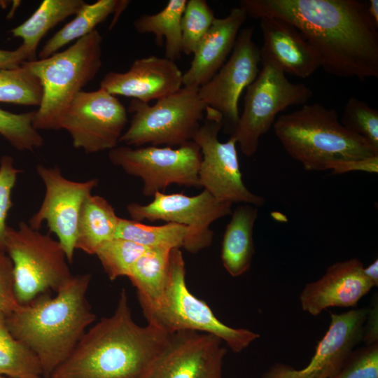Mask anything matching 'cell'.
Masks as SVG:
<instances>
[{
    "mask_svg": "<svg viewBox=\"0 0 378 378\" xmlns=\"http://www.w3.org/2000/svg\"><path fill=\"white\" fill-rule=\"evenodd\" d=\"M363 273L373 287L378 286V260L375 259L367 267H363Z\"/></svg>",
    "mask_w": 378,
    "mask_h": 378,
    "instance_id": "41",
    "label": "cell"
},
{
    "mask_svg": "<svg viewBox=\"0 0 378 378\" xmlns=\"http://www.w3.org/2000/svg\"><path fill=\"white\" fill-rule=\"evenodd\" d=\"M367 11L374 24L378 27V1H368L367 2Z\"/></svg>",
    "mask_w": 378,
    "mask_h": 378,
    "instance_id": "42",
    "label": "cell"
},
{
    "mask_svg": "<svg viewBox=\"0 0 378 378\" xmlns=\"http://www.w3.org/2000/svg\"><path fill=\"white\" fill-rule=\"evenodd\" d=\"M188 233L187 227L174 223L148 225L120 218L115 238L127 239L147 248L172 250L183 246Z\"/></svg>",
    "mask_w": 378,
    "mask_h": 378,
    "instance_id": "28",
    "label": "cell"
},
{
    "mask_svg": "<svg viewBox=\"0 0 378 378\" xmlns=\"http://www.w3.org/2000/svg\"><path fill=\"white\" fill-rule=\"evenodd\" d=\"M102 40L94 29L62 52L24 62L39 78L43 88L41 102L33 122L37 130L61 129L71 102L101 69Z\"/></svg>",
    "mask_w": 378,
    "mask_h": 378,
    "instance_id": "5",
    "label": "cell"
},
{
    "mask_svg": "<svg viewBox=\"0 0 378 378\" xmlns=\"http://www.w3.org/2000/svg\"><path fill=\"white\" fill-rule=\"evenodd\" d=\"M349 132L359 135L378 149V111L367 102L350 97L340 119Z\"/></svg>",
    "mask_w": 378,
    "mask_h": 378,
    "instance_id": "34",
    "label": "cell"
},
{
    "mask_svg": "<svg viewBox=\"0 0 378 378\" xmlns=\"http://www.w3.org/2000/svg\"><path fill=\"white\" fill-rule=\"evenodd\" d=\"M171 249L149 248L132 267L127 277L137 290L139 301L160 302L168 279Z\"/></svg>",
    "mask_w": 378,
    "mask_h": 378,
    "instance_id": "27",
    "label": "cell"
},
{
    "mask_svg": "<svg viewBox=\"0 0 378 378\" xmlns=\"http://www.w3.org/2000/svg\"><path fill=\"white\" fill-rule=\"evenodd\" d=\"M226 349L217 337L193 330L172 333L148 378H223Z\"/></svg>",
    "mask_w": 378,
    "mask_h": 378,
    "instance_id": "17",
    "label": "cell"
},
{
    "mask_svg": "<svg viewBox=\"0 0 378 378\" xmlns=\"http://www.w3.org/2000/svg\"><path fill=\"white\" fill-rule=\"evenodd\" d=\"M33 60L30 53L20 45L15 50L0 49V69H15L27 61Z\"/></svg>",
    "mask_w": 378,
    "mask_h": 378,
    "instance_id": "39",
    "label": "cell"
},
{
    "mask_svg": "<svg viewBox=\"0 0 378 378\" xmlns=\"http://www.w3.org/2000/svg\"><path fill=\"white\" fill-rule=\"evenodd\" d=\"M258 207L239 204L231 214L223 237L220 258L227 273L237 277L250 268L255 253L253 228Z\"/></svg>",
    "mask_w": 378,
    "mask_h": 378,
    "instance_id": "22",
    "label": "cell"
},
{
    "mask_svg": "<svg viewBox=\"0 0 378 378\" xmlns=\"http://www.w3.org/2000/svg\"><path fill=\"white\" fill-rule=\"evenodd\" d=\"M260 55L262 68L246 88L243 111L230 135L247 157L255 153L260 138L268 132L280 112L307 104L313 94L305 84L291 83L269 54L260 50Z\"/></svg>",
    "mask_w": 378,
    "mask_h": 378,
    "instance_id": "9",
    "label": "cell"
},
{
    "mask_svg": "<svg viewBox=\"0 0 378 378\" xmlns=\"http://www.w3.org/2000/svg\"><path fill=\"white\" fill-rule=\"evenodd\" d=\"M199 88L183 86L157 100L153 105L132 99L127 111L132 114L120 143L127 146H180L192 141L206 108Z\"/></svg>",
    "mask_w": 378,
    "mask_h": 378,
    "instance_id": "8",
    "label": "cell"
},
{
    "mask_svg": "<svg viewBox=\"0 0 378 378\" xmlns=\"http://www.w3.org/2000/svg\"><path fill=\"white\" fill-rule=\"evenodd\" d=\"M153 197L146 204L132 202L127 205L132 220H163L185 225L188 233L183 248L191 253L211 246L214 232L210 225L232 212V203L215 198L204 189L195 196L157 192Z\"/></svg>",
    "mask_w": 378,
    "mask_h": 378,
    "instance_id": "12",
    "label": "cell"
},
{
    "mask_svg": "<svg viewBox=\"0 0 378 378\" xmlns=\"http://www.w3.org/2000/svg\"><path fill=\"white\" fill-rule=\"evenodd\" d=\"M183 87V73L166 57L149 56L136 59L123 73L110 71L100 82V88L144 103L169 96Z\"/></svg>",
    "mask_w": 378,
    "mask_h": 378,
    "instance_id": "19",
    "label": "cell"
},
{
    "mask_svg": "<svg viewBox=\"0 0 378 378\" xmlns=\"http://www.w3.org/2000/svg\"><path fill=\"white\" fill-rule=\"evenodd\" d=\"M108 157L114 166L142 180V194L146 197L163 192L171 184L200 187L198 172L202 153L193 141L176 148L117 146L108 151Z\"/></svg>",
    "mask_w": 378,
    "mask_h": 378,
    "instance_id": "10",
    "label": "cell"
},
{
    "mask_svg": "<svg viewBox=\"0 0 378 378\" xmlns=\"http://www.w3.org/2000/svg\"><path fill=\"white\" fill-rule=\"evenodd\" d=\"M127 120L124 105L99 88L82 90L76 96L62 118L61 129L69 134L74 148L96 153L118 146Z\"/></svg>",
    "mask_w": 378,
    "mask_h": 378,
    "instance_id": "13",
    "label": "cell"
},
{
    "mask_svg": "<svg viewBox=\"0 0 378 378\" xmlns=\"http://www.w3.org/2000/svg\"><path fill=\"white\" fill-rule=\"evenodd\" d=\"M275 135L288 155L309 172L328 170L330 164L378 155V149L347 130L334 108L305 104L280 115L273 124Z\"/></svg>",
    "mask_w": 378,
    "mask_h": 378,
    "instance_id": "4",
    "label": "cell"
},
{
    "mask_svg": "<svg viewBox=\"0 0 378 378\" xmlns=\"http://www.w3.org/2000/svg\"><path fill=\"white\" fill-rule=\"evenodd\" d=\"M5 251L13 267L14 290L21 305L53 290L57 293L72 278L66 254L57 240L21 221L8 226Z\"/></svg>",
    "mask_w": 378,
    "mask_h": 378,
    "instance_id": "7",
    "label": "cell"
},
{
    "mask_svg": "<svg viewBox=\"0 0 378 378\" xmlns=\"http://www.w3.org/2000/svg\"><path fill=\"white\" fill-rule=\"evenodd\" d=\"M0 375L11 378L42 376L36 356L8 330L6 316L0 312Z\"/></svg>",
    "mask_w": 378,
    "mask_h": 378,
    "instance_id": "29",
    "label": "cell"
},
{
    "mask_svg": "<svg viewBox=\"0 0 378 378\" xmlns=\"http://www.w3.org/2000/svg\"><path fill=\"white\" fill-rule=\"evenodd\" d=\"M204 115L192 139L202 153L198 172L200 187L221 201L262 206L265 199L251 192L243 181L235 139L230 136L222 142L218 139L223 128L221 114L206 107Z\"/></svg>",
    "mask_w": 378,
    "mask_h": 378,
    "instance_id": "11",
    "label": "cell"
},
{
    "mask_svg": "<svg viewBox=\"0 0 378 378\" xmlns=\"http://www.w3.org/2000/svg\"><path fill=\"white\" fill-rule=\"evenodd\" d=\"M130 2L127 0H98L92 4L85 3L72 20L47 41L38 53L39 59L47 58L70 42L90 34L110 15H113L109 28L112 29Z\"/></svg>",
    "mask_w": 378,
    "mask_h": 378,
    "instance_id": "23",
    "label": "cell"
},
{
    "mask_svg": "<svg viewBox=\"0 0 378 378\" xmlns=\"http://www.w3.org/2000/svg\"><path fill=\"white\" fill-rule=\"evenodd\" d=\"M91 278L73 276L55 296L43 293L6 316L11 334L38 358L43 378L69 358L95 320L86 297Z\"/></svg>",
    "mask_w": 378,
    "mask_h": 378,
    "instance_id": "3",
    "label": "cell"
},
{
    "mask_svg": "<svg viewBox=\"0 0 378 378\" xmlns=\"http://www.w3.org/2000/svg\"><path fill=\"white\" fill-rule=\"evenodd\" d=\"M363 267L356 258L329 266L321 278L302 290L299 296L302 309L315 316L330 307L356 308L374 288L364 275Z\"/></svg>",
    "mask_w": 378,
    "mask_h": 378,
    "instance_id": "18",
    "label": "cell"
},
{
    "mask_svg": "<svg viewBox=\"0 0 378 378\" xmlns=\"http://www.w3.org/2000/svg\"><path fill=\"white\" fill-rule=\"evenodd\" d=\"M22 171L15 167L13 158L8 155L0 158V250L5 251L8 226L6 218L13 206L12 191L18 174Z\"/></svg>",
    "mask_w": 378,
    "mask_h": 378,
    "instance_id": "36",
    "label": "cell"
},
{
    "mask_svg": "<svg viewBox=\"0 0 378 378\" xmlns=\"http://www.w3.org/2000/svg\"><path fill=\"white\" fill-rule=\"evenodd\" d=\"M332 174H342L351 172H378V155L354 160L335 162L330 164Z\"/></svg>",
    "mask_w": 378,
    "mask_h": 378,
    "instance_id": "38",
    "label": "cell"
},
{
    "mask_svg": "<svg viewBox=\"0 0 378 378\" xmlns=\"http://www.w3.org/2000/svg\"><path fill=\"white\" fill-rule=\"evenodd\" d=\"M263 36L260 50L269 54L284 72L306 78L319 67V56L302 34L289 22L275 18L260 19Z\"/></svg>",
    "mask_w": 378,
    "mask_h": 378,
    "instance_id": "21",
    "label": "cell"
},
{
    "mask_svg": "<svg viewBox=\"0 0 378 378\" xmlns=\"http://www.w3.org/2000/svg\"><path fill=\"white\" fill-rule=\"evenodd\" d=\"M253 35V27L239 31L229 59L198 90L206 106L221 114L223 128L230 135L239 120L238 102L241 94L260 71V49L254 42Z\"/></svg>",
    "mask_w": 378,
    "mask_h": 378,
    "instance_id": "15",
    "label": "cell"
},
{
    "mask_svg": "<svg viewBox=\"0 0 378 378\" xmlns=\"http://www.w3.org/2000/svg\"><path fill=\"white\" fill-rule=\"evenodd\" d=\"M215 18L205 0L187 1L181 22L183 53L193 54Z\"/></svg>",
    "mask_w": 378,
    "mask_h": 378,
    "instance_id": "33",
    "label": "cell"
},
{
    "mask_svg": "<svg viewBox=\"0 0 378 378\" xmlns=\"http://www.w3.org/2000/svg\"><path fill=\"white\" fill-rule=\"evenodd\" d=\"M247 17L293 25L318 53L321 67L341 78L378 77V27L358 0H241Z\"/></svg>",
    "mask_w": 378,
    "mask_h": 378,
    "instance_id": "1",
    "label": "cell"
},
{
    "mask_svg": "<svg viewBox=\"0 0 378 378\" xmlns=\"http://www.w3.org/2000/svg\"><path fill=\"white\" fill-rule=\"evenodd\" d=\"M246 18L240 7L232 8L225 18H215L194 51L190 67L183 74V86L199 88L214 77L227 61Z\"/></svg>",
    "mask_w": 378,
    "mask_h": 378,
    "instance_id": "20",
    "label": "cell"
},
{
    "mask_svg": "<svg viewBox=\"0 0 378 378\" xmlns=\"http://www.w3.org/2000/svg\"><path fill=\"white\" fill-rule=\"evenodd\" d=\"M172 333L133 319L125 289L113 314L85 332L50 378H148Z\"/></svg>",
    "mask_w": 378,
    "mask_h": 378,
    "instance_id": "2",
    "label": "cell"
},
{
    "mask_svg": "<svg viewBox=\"0 0 378 378\" xmlns=\"http://www.w3.org/2000/svg\"><path fill=\"white\" fill-rule=\"evenodd\" d=\"M332 378H378V343L355 349Z\"/></svg>",
    "mask_w": 378,
    "mask_h": 378,
    "instance_id": "35",
    "label": "cell"
},
{
    "mask_svg": "<svg viewBox=\"0 0 378 378\" xmlns=\"http://www.w3.org/2000/svg\"><path fill=\"white\" fill-rule=\"evenodd\" d=\"M119 218L104 197L88 196L78 217L76 248L94 255L101 245L115 238Z\"/></svg>",
    "mask_w": 378,
    "mask_h": 378,
    "instance_id": "24",
    "label": "cell"
},
{
    "mask_svg": "<svg viewBox=\"0 0 378 378\" xmlns=\"http://www.w3.org/2000/svg\"><path fill=\"white\" fill-rule=\"evenodd\" d=\"M20 305L15 294L12 261L6 251L0 250V312L6 316Z\"/></svg>",
    "mask_w": 378,
    "mask_h": 378,
    "instance_id": "37",
    "label": "cell"
},
{
    "mask_svg": "<svg viewBox=\"0 0 378 378\" xmlns=\"http://www.w3.org/2000/svg\"><path fill=\"white\" fill-rule=\"evenodd\" d=\"M0 378H6V377H4V376H1V375H0Z\"/></svg>",
    "mask_w": 378,
    "mask_h": 378,
    "instance_id": "44",
    "label": "cell"
},
{
    "mask_svg": "<svg viewBox=\"0 0 378 378\" xmlns=\"http://www.w3.org/2000/svg\"><path fill=\"white\" fill-rule=\"evenodd\" d=\"M43 88L39 78L22 63L9 69H0V102L39 106Z\"/></svg>",
    "mask_w": 378,
    "mask_h": 378,
    "instance_id": "30",
    "label": "cell"
},
{
    "mask_svg": "<svg viewBox=\"0 0 378 378\" xmlns=\"http://www.w3.org/2000/svg\"><path fill=\"white\" fill-rule=\"evenodd\" d=\"M368 312V307H356L340 314L330 312L328 328L304 368L295 369L275 363L262 378H332L362 342Z\"/></svg>",
    "mask_w": 378,
    "mask_h": 378,
    "instance_id": "16",
    "label": "cell"
},
{
    "mask_svg": "<svg viewBox=\"0 0 378 378\" xmlns=\"http://www.w3.org/2000/svg\"><path fill=\"white\" fill-rule=\"evenodd\" d=\"M362 342L365 345L378 343V305L377 300L368 307V312L363 327Z\"/></svg>",
    "mask_w": 378,
    "mask_h": 378,
    "instance_id": "40",
    "label": "cell"
},
{
    "mask_svg": "<svg viewBox=\"0 0 378 378\" xmlns=\"http://www.w3.org/2000/svg\"><path fill=\"white\" fill-rule=\"evenodd\" d=\"M85 2L83 0H44L23 23L10 32L22 39V45L35 59L36 49L52 28L71 15H76Z\"/></svg>",
    "mask_w": 378,
    "mask_h": 378,
    "instance_id": "25",
    "label": "cell"
},
{
    "mask_svg": "<svg viewBox=\"0 0 378 378\" xmlns=\"http://www.w3.org/2000/svg\"><path fill=\"white\" fill-rule=\"evenodd\" d=\"M36 172L45 186V196L38 210L28 224L39 230L46 222L57 237L69 263L73 262L77 238L78 220L85 200L97 186V178L74 181L65 178L57 167L38 164Z\"/></svg>",
    "mask_w": 378,
    "mask_h": 378,
    "instance_id": "14",
    "label": "cell"
},
{
    "mask_svg": "<svg viewBox=\"0 0 378 378\" xmlns=\"http://www.w3.org/2000/svg\"><path fill=\"white\" fill-rule=\"evenodd\" d=\"M149 248L133 241L114 238L101 245L95 253L108 279L127 276L136 261Z\"/></svg>",
    "mask_w": 378,
    "mask_h": 378,
    "instance_id": "31",
    "label": "cell"
},
{
    "mask_svg": "<svg viewBox=\"0 0 378 378\" xmlns=\"http://www.w3.org/2000/svg\"><path fill=\"white\" fill-rule=\"evenodd\" d=\"M35 111L13 113L0 108V135L14 148L33 151L44 144L41 134L34 127Z\"/></svg>",
    "mask_w": 378,
    "mask_h": 378,
    "instance_id": "32",
    "label": "cell"
},
{
    "mask_svg": "<svg viewBox=\"0 0 378 378\" xmlns=\"http://www.w3.org/2000/svg\"><path fill=\"white\" fill-rule=\"evenodd\" d=\"M139 302L148 323L169 333L193 330L213 335L234 353L241 352L260 337L258 333L248 329L223 323L206 302L190 293L180 248H173L170 252L168 279L162 300L153 304Z\"/></svg>",
    "mask_w": 378,
    "mask_h": 378,
    "instance_id": "6",
    "label": "cell"
},
{
    "mask_svg": "<svg viewBox=\"0 0 378 378\" xmlns=\"http://www.w3.org/2000/svg\"><path fill=\"white\" fill-rule=\"evenodd\" d=\"M27 378H41V376H34V377H29Z\"/></svg>",
    "mask_w": 378,
    "mask_h": 378,
    "instance_id": "43",
    "label": "cell"
},
{
    "mask_svg": "<svg viewBox=\"0 0 378 378\" xmlns=\"http://www.w3.org/2000/svg\"><path fill=\"white\" fill-rule=\"evenodd\" d=\"M186 2L170 0L160 12L143 15L134 22L137 32L153 34L160 46L164 42L165 57L174 62L183 53L181 22Z\"/></svg>",
    "mask_w": 378,
    "mask_h": 378,
    "instance_id": "26",
    "label": "cell"
}]
</instances>
